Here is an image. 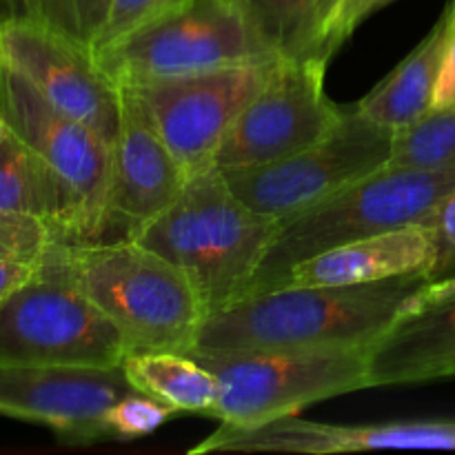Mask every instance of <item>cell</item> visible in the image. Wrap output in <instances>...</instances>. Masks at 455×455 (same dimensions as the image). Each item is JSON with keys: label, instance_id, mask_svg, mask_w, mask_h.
<instances>
[{"label": "cell", "instance_id": "277c9868", "mask_svg": "<svg viewBox=\"0 0 455 455\" xmlns=\"http://www.w3.org/2000/svg\"><path fill=\"white\" fill-rule=\"evenodd\" d=\"M453 189L455 164L440 169L385 167L371 173L327 203L284 220L247 296L274 291L293 265L315 253L420 225Z\"/></svg>", "mask_w": 455, "mask_h": 455}, {"label": "cell", "instance_id": "f546056e", "mask_svg": "<svg viewBox=\"0 0 455 455\" xmlns=\"http://www.w3.org/2000/svg\"><path fill=\"white\" fill-rule=\"evenodd\" d=\"M38 271L34 262H18V260H0V305L12 296L13 291L29 283Z\"/></svg>", "mask_w": 455, "mask_h": 455}, {"label": "cell", "instance_id": "2e32d148", "mask_svg": "<svg viewBox=\"0 0 455 455\" xmlns=\"http://www.w3.org/2000/svg\"><path fill=\"white\" fill-rule=\"evenodd\" d=\"M455 378V278L431 280L418 305L369 354L371 387Z\"/></svg>", "mask_w": 455, "mask_h": 455}, {"label": "cell", "instance_id": "ffe728a7", "mask_svg": "<svg viewBox=\"0 0 455 455\" xmlns=\"http://www.w3.org/2000/svg\"><path fill=\"white\" fill-rule=\"evenodd\" d=\"M129 385L151 395L173 411L212 416L220 385L213 371L189 354L178 351H136L123 363Z\"/></svg>", "mask_w": 455, "mask_h": 455}, {"label": "cell", "instance_id": "4dcf8cb0", "mask_svg": "<svg viewBox=\"0 0 455 455\" xmlns=\"http://www.w3.org/2000/svg\"><path fill=\"white\" fill-rule=\"evenodd\" d=\"M449 9H451L453 16H455V0H449Z\"/></svg>", "mask_w": 455, "mask_h": 455}, {"label": "cell", "instance_id": "603a6c76", "mask_svg": "<svg viewBox=\"0 0 455 455\" xmlns=\"http://www.w3.org/2000/svg\"><path fill=\"white\" fill-rule=\"evenodd\" d=\"M455 164V109H431L411 127L395 132L387 167L440 169Z\"/></svg>", "mask_w": 455, "mask_h": 455}, {"label": "cell", "instance_id": "6da1fadb", "mask_svg": "<svg viewBox=\"0 0 455 455\" xmlns=\"http://www.w3.org/2000/svg\"><path fill=\"white\" fill-rule=\"evenodd\" d=\"M431 275L342 287H283L240 298L204 318L194 355L369 349L409 314Z\"/></svg>", "mask_w": 455, "mask_h": 455}, {"label": "cell", "instance_id": "4316f807", "mask_svg": "<svg viewBox=\"0 0 455 455\" xmlns=\"http://www.w3.org/2000/svg\"><path fill=\"white\" fill-rule=\"evenodd\" d=\"M394 0H340V4L333 12L331 20H329L327 31H324L323 40V56L327 60H331L333 53L347 43L351 34L367 20L369 16H373L376 12H380L382 7L391 4Z\"/></svg>", "mask_w": 455, "mask_h": 455}, {"label": "cell", "instance_id": "d6986e66", "mask_svg": "<svg viewBox=\"0 0 455 455\" xmlns=\"http://www.w3.org/2000/svg\"><path fill=\"white\" fill-rule=\"evenodd\" d=\"M0 212L40 218L52 227L56 240L69 238L74 227V209L62 182L9 129L0 136Z\"/></svg>", "mask_w": 455, "mask_h": 455}, {"label": "cell", "instance_id": "7a4b0ae2", "mask_svg": "<svg viewBox=\"0 0 455 455\" xmlns=\"http://www.w3.org/2000/svg\"><path fill=\"white\" fill-rule=\"evenodd\" d=\"M38 271L89 298L123 331L129 354H189L207 318L189 278L138 240H53Z\"/></svg>", "mask_w": 455, "mask_h": 455}, {"label": "cell", "instance_id": "52a82bcc", "mask_svg": "<svg viewBox=\"0 0 455 455\" xmlns=\"http://www.w3.org/2000/svg\"><path fill=\"white\" fill-rule=\"evenodd\" d=\"M394 142V129L373 123L351 105L323 140L300 154L222 176L244 204L284 222L385 169Z\"/></svg>", "mask_w": 455, "mask_h": 455}, {"label": "cell", "instance_id": "4fadbf2b", "mask_svg": "<svg viewBox=\"0 0 455 455\" xmlns=\"http://www.w3.org/2000/svg\"><path fill=\"white\" fill-rule=\"evenodd\" d=\"M133 391L123 367H31L0 363V416L36 422L67 443L111 440L107 413Z\"/></svg>", "mask_w": 455, "mask_h": 455}, {"label": "cell", "instance_id": "e0dca14e", "mask_svg": "<svg viewBox=\"0 0 455 455\" xmlns=\"http://www.w3.org/2000/svg\"><path fill=\"white\" fill-rule=\"evenodd\" d=\"M435 258L438 249L434 231L420 222L315 253L293 265L275 289L342 287L416 274L434 278Z\"/></svg>", "mask_w": 455, "mask_h": 455}, {"label": "cell", "instance_id": "5b68a950", "mask_svg": "<svg viewBox=\"0 0 455 455\" xmlns=\"http://www.w3.org/2000/svg\"><path fill=\"white\" fill-rule=\"evenodd\" d=\"M369 349L284 351V354L194 355L218 378L212 418L234 429H253L336 395L369 389Z\"/></svg>", "mask_w": 455, "mask_h": 455}, {"label": "cell", "instance_id": "cb8c5ba5", "mask_svg": "<svg viewBox=\"0 0 455 455\" xmlns=\"http://www.w3.org/2000/svg\"><path fill=\"white\" fill-rule=\"evenodd\" d=\"M191 0H109L105 20L93 40L92 52H102L164 18L185 9Z\"/></svg>", "mask_w": 455, "mask_h": 455}, {"label": "cell", "instance_id": "ac0fdd59", "mask_svg": "<svg viewBox=\"0 0 455 455\" xmlns=\"http://www.w3.org/2000/svg\"><path fill=\"white\" fill-rule=\"evenodd\" d=\"M447 34L449 7H444L429 34L363 100L355 102V109L373 123L385 124L394 132H403L429 114L434 107L435 80H438Z\"/></svg>", "mask_w": 455, "mask_h": 455}, {"label": "cell", "instance_id": "3957f363", "mask_svg": "<svg viewBox=\"0 0 455 455\" xmlns=\"http://www.w3.org/2000/svg\"><path fill=\"white\" fill-rule=\"evenodd\" d=\"M280 225L244 204L209 167L136 240L189 278L209 315L247 296Z\"/></svg>", "mask_w": 455, "mask_h": 455}, {"label": "cell", "instance_id": "83f0119b", "mask_svg": "<svg viewBox=\"0 0 455 455\" xmlns=\"http://www.w3.org/2000/svg\"><path fill=\"white\" fill-rule=\"evenodd\" d=\"M425 225L431 227V231H434L435 249H438L434 280L451 278V275H455V189L449 191L435 204Z\"/></svg>", "mask_w": 455, "mask_h": 455}, {"label": "cell", "instance_id": "8992f818", "mask_svg": "<svg viewBox=\"0 0 455 455\" xmlns=\"http://www.w3.org/2000/svg\"><path fill=\"white\" fill-rule=\"evenodd\" d=\"M118 87L280 58L238 0H191L173 16L93 53Z\"/></svg>", "mask_w": 455, "mask_h": 455}, {"label": "cell", "instance_id": "9a60e30c", "mask_svg": "<svg viewBox=\"0 0 455 455\" xmlns=\"http://www.w3.org/2000/svg\"><path fill=\"white\" fill-rule=\"evenodd\" d=\"M378 449H455V420L329 425L287 416L253 429L220 425L189 453H355Z\"/></svg>", "mask_w": 455, "mask_h": 455}, {"label": "cell", "instance_id": "d6a6232c", "mask_svg": "<svg viewBox=\"0 0 455 455\" xmlns=\"http://www.w3.org/2000/svg\"><path fill=\"white\" fill-rule=\"evenodd\" d=\"M453 278H455V275H453Z\"/></svg>", "mask_w": 455, "mask_h": 455}, {"label": "cell", "instance_id": "7c38bea8", "mask_svg": "<svg viewBox=\"0 0 455 455\" xmlns=\"http://www.w3.org/2000/svg\"><path fill=\"white\" fill-rule=\"evenodd\" d=\"M0 56L58 111L84 123L114 145L120 123V87L105 74L92 47L38 22L3 20Z\"/></svg>", "mask_w": 455, "mask_h": 455}, {"label": "cell", "instance_id": "8fae6325", "mask_svg": "<svg viewBox=\"0 0 455 455\" xmlns=\"http://www.w3.org/2000/svg\"><path fill=\"white\" fill-rule=\"evenodd\" d=\"M280 58L133 87L187 178L213 164L231 124L278 69Z\"/></svg>", "mask_w": 455, "mask_h": 455}, {"label": "cell", "instance_id": "44dd1931", "mask_svg": "<svg viewBox=\"0 0 455 455\" xmlns=\"http://www.w3.org/2000/svg\"><path fill=\"white\" fill-rule=\"evenodd\" d=\"M238 4L280 58L327 60L324 31L340 0H238Z\"/></svg>", "mask_w": 455, "mask_h": 455}, {"label": "cell", "instance_id": "5bb4252c", "mask_svg": "<svg viewBox=\"0 0 455 455\" xmlns=\"http://www.w3.org/2000/svg\"><path fill=\"white\" fill-rule=\"evenodd\" d=\"M187 180L136 89L120 87V123L111 145L102 240H136L178 198Z\"/></svg>", "mask_w": 455, "mask_h": 455}, {"label": "cell", "instance_id": "484cf974", "mask_svg": "<svg viewBox=\"0 0 455 455\" xmlns=\"http://www.w3.org/2000/svg\"><path fill=\"white\" fill-rule=\"evenodd\" d=\"M53 240H56V234L40 218L0 212V260L38 265Z\"/></svg>", "mask_w": 455, "mask_h": 455}, {"label": "cell", "instance_id": "f1b7e54d", "mask_svg": "<svg viewBox=\"0 0 455 455\" xmlns=\"http://www.w3.org/2000/svg\"><path fill=\"white\" fill-rule=\"evenodd\" d=\"M431 109H455V16L451 9H449L447 44H444L438 80H435L434 107Z\"/></svg>", "mask_w": 455, "mask_h": 455}, {"label": "cell", "instance_id": "7402d4cb", "mask_svg": "<svg viewBox=\"0 0 455 455\" xmlns=\"http://www.w3.org/2000/svg\"><path fill=\"white\" fill-rule=\"evenodd\" d=\"M109 0H0V20H29L52 27L93 47Z\"/></svg>", "mask_w": 455, "mask_h": 455}, {"label": "cell", "instance_id": "ba28073f", "mask_svg": "<svg viewBox=\"0 0 455 455\" xmlns=\"http://www.w3.org/2000/svg\"><path fill=\"white\" fill-rule=\"evenodd\" d=\"M123 331L69 284L36 271L0 305V363L31 367H123Z\"/></svg>", "mask_w": 455, "mask_h": 455}, {"label": "cell", "instance_id": "d4e9b609", "mask_svg": "<svg viewBox=\"0 0 455 455\" xmlns=\"http://www.w3.org/2000/svg\"><path fill=\"white\" fill-rule=\"evenodd\" d=\"M173 413L176 411L160 400L133 389L109 409L107 429H109L111 440L145 438V435L156 434L160 427L167 425Z\"/></svg>", "mask_w": 455, "mask_h": 455}, {"label": "cell", "instance_id": "1f68e13d", "mask_svg": "<svg viewBox=\"0 0 455 455\" xmlns=\"http://www.w3.org/2000/svg\"><path fill=\"white\" fill-rule=\"evenodd\" d=\"M0 25H3V20H0ZM0 58H3V56H0Z\"/></svg>", "mask_w": 455, "mask_h": 455}, {"label": "cell", "instance_id": "30bf717a", "mask_svg": "<svg viewBox=\"0 0 455 455\" xmlns=\"http://www.w3.org/2000/svg\"><path fill=\"white\" fill-rule=\"evenodd\" d=\"M327 65L323 58H280L269 83L231 124L212 167L220 173L247 172L323 140L345 114L324 92Z\"/></svg>", "mask_w": 455, "mask_h": 455}, {"label": "cell", "instance_id": "9c48e42d", "mask_svg": "<svg viewBox=\"0 0 455 455\" xmlns=\"http://www.w3.org/2000/svg\"><path fill=\"white\" fill-rule=\"evenodd\" d=\"M0 118L56 173L74 209L67 240H102L109 200L111 145L80 120L58 111L0 58Z\"/></svg>", "mask_w": 455, "mask_h": 455}]
</instances>
